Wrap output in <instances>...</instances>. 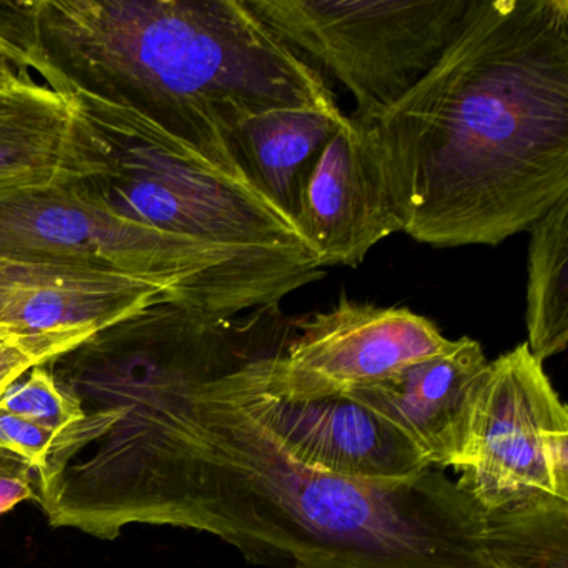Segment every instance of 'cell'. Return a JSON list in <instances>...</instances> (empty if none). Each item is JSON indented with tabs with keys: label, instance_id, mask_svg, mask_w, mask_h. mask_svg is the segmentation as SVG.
<instances>
[{
	"label": "cell",
	"instance_id": "cell-1",
	"mask_svg": "<svg viewBox=\"0 0 568 568\" xmlns=\"http://www.w3.org/2000/svg\"><path fill=\"white\" fill-rule=\"evenodd\" d=\"M374 128L402 232L498 245L568 197V2L474 0Z\"/></svg>",
	"mask_w": 568,
	"mask_h": 568
},
{
	"label": "cell",
	"instance_id": "cell-2",
	"mask_svg": "<svg viewBox=\"0 0 568 568\" xmlns=\"http://www.w3.org/2000/svg\"><path fill=\"white\" fill-rule=\"evenodd\" d=\"M11 42L51 88L135 109L239 175L229 139L242 122L341 109L245 0L12 2Z\"/></svg>",
	"mask_w": 568,
	"mask_h": 568
},
{
	"label": "cell",
	"instance_id": "cell-3",
	"mask_svg": "<svg viewBox=\"0 0 568 568\" xmlns=\"http://www.w3.org/2000/svg\"><path fill=\"white\" fill-rule=\"evenodd\" d=\"M88 171L71 185L125 221L221 248L294 291L324 277L294 224L242 175L128 105L78 89Z\"/></svg>",
	"mask_w": 568,
	"mask_h": 568
},
{
	"label": "cell",
	"instance_id": "cell-4",
	"mask_svg": "<svg viewBox=\"0 0 568 568\" xmlns=\"http://www.w3.org/2000/svg\"><path fill=\"white\" fill-rule=\"evenodd\" d=\"M0 255L144 278L222 318L277 307L295 292L221 248L118 217L71 185L0 195Z\"/></svg>",
	"mask_w": 568,
	"mask_h": 568
},
{
	"label": "cell",
	"instance_id": "cell-5",
	"mask_svg": "<svg viewBox=\"0 0 568 568\" xmlns=\"http://www.w3.org/2000/svg\"><path fill=\"white\" fill-rule=\"evenodd\" d=\"M245 2L308 64L351 92L352 118L374 122L440 61L474 0Z\"/></svg>",
	"mask_w": 568,
	"mask_h": 568
},
{
	"label": "cell",
	"instance_id": "cell-6",
	"mask_svg": "<svg viewBox=\"0 0 568 568\" xmlns=\"http://www.w3.org/2000/svg\"><path fill=\"white\" fill-rule=\"evenodd\" d=\"M458 471L484 514L568 500L567 407L527 344L488 365Z\"/></svg>",
	"mask_w": 568,
	"mask_h": 568
},
{
	"label": "cell",
	"instance_id": "cell-7",
	"mask_svg": "<svg viewBox=\"0 0 568 568\" xmlns=\"http://www.w3.org/2000/svg\"><path fill=\"white\" fill-rule=\"evenodd\" d=\"M295 327L297 334L284 348L254 361L262 388L284 400L352 394L452 344L424 315L347 298L331 311L301 318Z\"/></svg>",
	"mask_w": 568,
	"mask_h": 568
},
{
	"label": "cell",
	"instance_id": "cell-8",
	"mask_svg": "<svg viewBox=\"0 0 568 568\" xmlns=\"http://www.w3.org/2000/svg\"><path fill=\"white\" fill-rule=\"evenodd\" d=\"M262 355L235 365L221 381L292 462L318 474L374 484L414 480L430 468L397 428L348 395L284 400L267 394L254 368Z\"/></svg>",
	"mask_w": 568,
	"mask_h": 568
},
{
	"label": "cell",
	"instance_id": "cell-9",
	"mask_svg": "<svg viewBox=\"0 0 568 568\" xmlns=\"http://www.w3.org/2000/svg\"><path fill=\"white\" fill-rule=\"evenodd\" d=\"M161 302L179 298L165 285L131 275L0 255V338L44 365Z\"/></svg>",
	"mask_w": 568,
	"mask_h": 568
},
{
	"label": "cell",
	"instance_id": "cell-10",
	"mask_svg": "<svg viewBox=\"0 0 568 568\" xmlns=\"http://www.w3.org/2000/svg\"><path fill=\"white\" fill-rule=\"evenodd\" d=\"M295 227L322 268L358 267L375 245L402 232L372 124L347 115L322 149L302 184Z\"/></svg>",
	"mask_w": 568,
	"mask_h": 568
},
{
	"label": "cell",
	"instance_id": "cell-11",
	"mask_svg": "<svg viewBox=\"0 0 568 568\" xmlns=\"http://www.w3.org/2000/svg\"><path fill=\"white\" fill-rule=\"evenodd\" d=\"M490 362L477 341H452L435 357L348 397L397 428L430 468L462 470L470 447L478 392Z\"/></svg>",
	"mask_w": 568,
	"mask_h": 568
},
{
	"label": "cell",
	"instance_id": "cell-12",
	"mask_svg": "<svg viewBox=\"0 0 568 568\" xmlns=\"http://www.w3.org/2000/svg\"><path fill=\"white\" fill-rule=\"evenodd\" d=\"M88 171L74 99L31 78L0 89V195L74 184Z\"/></svg>",
	"mask_w": 568,
	"mask_h": 568
},
{
	"label": "cell",
	"instance_id": "cell-13",
	"mask_svg": "<svg viewBox=\"0 0 568 568\" xmlns=\"http://www.w3.org/2000/svg\"><path fill=\"white\" fill-rule=\"evenodd\" d=\"M345 119L341 109H275L242 122L229 151L244 181L295 225L302 184Z\"/></svg>",
	"mask_w": 568,
	"mask_h": 568
},
{
	"label": "cell",
	"instance_id": "cell-14",
	"mask_svg": "<svg viewBox=\"0 0 568 568\" xmlns=\"http://www.w3.org/2000/svg\"><path fill=\"white\" fill-rule=\"evenodd\" d=\"M528 232L527 347L544 364L568 345V197Z\"/></svg>",
	"mask_w": 568,
	"mask_h": 568
},
{
	"label": "cell",
	"instance_id": "cell-15",
	"mask_svg": "<svg viewBox=\"0 0 568 568\" xmlns=\"http://www.w3.org/2000/svg\"><path fill=\"white\" fill-rule=\"evenodd\" d=\"M495 568H568V500L485 514Z\"/></svg>",
	"mask_w": 568,
	"mask_h": 568
},
{
	"label": "cell",
	"instance_id": "cell-16",
	"mask_svg": "<svg viewBox=\"0 0 568 568\" xmlns=\"http://www.w3.org/2000/svg\"><path fill=\"white\" fill-rule=\"evenodd\" d=\"M0 407L52 432L55 437L82 418L75 398L55 382L45 365H36L0 395Z\"/></svg>",
	"mask_w": 568,
	"mask_h": 568
},
{
	"label": "cell",
	"instance_id": "cell-17",
	"mask_svg": "<svg viewBox=\"0 0 568 568\" xmlns=\"http://www.w3.org/2000/svg\"><path fill=\"white\" fill-rule=\"evenodd\" d=\"M55 435L0 407V448L24 458L36 471L45 467Z\"/></svg>",
	"mask_w": 568,
	"mask_h": 568
},
{
	"label": "cell",
	"instance_id": "cell-18",
	"mask_svg": "<svg viewBox=\"0 0 568 568\" xmlns=\"http://www.w3.org/2000/svg\"><path fill=\"white\" fill-rule=\"evenodd\" d=\"M26 500H38V471L24 458L0 448V515Z\"/></svg>",
	"mask_w": 568,
	"mask_h": 568
},
{
	"label": "cell",
	"instance_id": "cell-19",
	"mask_svg": "<svg viewBox=\"0 0 568 568\" xmlns=\"http://www.w3.org/2000/svg\"><path fill=\"white\" fill-rule=\"evenodd\" d=\"M36 365L44 364L19 345H0V395Z\"/></svg>",
	"mask_w": 568,
	"mask_h": 568
},
{
	"label": "cell",
	"instance_id": "cell-20",
	"mask_svg": "<svg viewBox=\"0 0 568 568\" xmlns=\"http://www.w3.org/2000/svg\"><path fill=\"white\" fill-rule=\"evenodd\" d=\"M29 78L31 75H28V69L24 68L18 54L0 42V89Z\"/></svg>",
	"mask_w": 568,
	"mask_h": 568
},
{
	"label": "cell",
	"instance_id": "cell-21",
	"mask_svg": "<svg viewBox=\"0 0 568 568\" xmlns=\"http://www.w3.org/2000/svg\"><path fill=\"white\" fill-rule=\"evenodd\" d=\"M0 345H6V342L0 338Z\"/></svg>",
	"mask_w": 568,
	"mask_h": 568
}]
</instances>
